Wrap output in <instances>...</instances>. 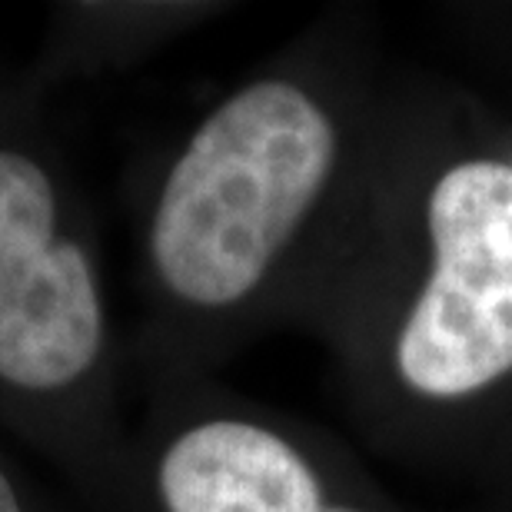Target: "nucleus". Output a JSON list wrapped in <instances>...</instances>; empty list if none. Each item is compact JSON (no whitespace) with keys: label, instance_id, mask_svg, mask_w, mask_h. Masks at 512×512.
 <instances>
[{"label":"nucleus","instance_id":"obj_1","mask_svg":"<svg viewBox=\"0 0 512 512\" xmlns=\"http://www.w3.org/2000/svg\"><path fill=\"white\" fill-rule=\"evenodd\" d=\"M336 133L300 87L266 80L207 117L163 183L150 253L170 293L243 300L330 180Z\"/></svg>","mask_w":512,"mask_h":512},{"label":"nucleus","instance_id":"obj_2","mask_svg":"<svg viewBox=\"0 0 512 512\" xmlns=\"http://www.w3.org/2000/svg\"><path fill=\"white\" fill-rule=\"evenodd\" d=\"M433 276L399 333L396 366L426 396H466L512 370V167L443 173L429 197Z\"/></svg>","mask_w":512,"mask_h":512},{"label":"nucleus","instance_id":"obj_3","mask_svg":"<svg viewBox=\"0 0 512 512\" xmlns=\"http://www.w3.org/2000/svg\"><path fill=\"white\" fill-rule=\"evenodd\" d=\"M104 306L84 250L57 233L44 167L0 150V380L60 389L94 366Z\"/></svg>","mask_w":512,"mask_h":512},{"label":"nucleus","instance_id":"obj_4","mask_svg":"<svg viewBox=\"0 0 512 512\" xmlns=\"http://www.w3.org/2000/svg\"><path fill=\"white\" fill-rule=\"evenodd\" d=\"M167 512H350L323 503L320 479L270 429L237 419L193 426L160 463Z\"/></svg>","mask_w":512,"mask_h":512},{"label":"nucleus","instance_id":"obj_5","mask_svg":"<svg viewBox=\"0 0 512 512\" xmlns=\"http://www.w3.org/2000/svg\"><path fill=\"white\" fill-rule=\"evenodd\" d=\"M0 512H24L17 503L14 486H10V479L4 476V469H0Z\"/></svg>","mask_w":512,"mask_h":512}]
</instances>
